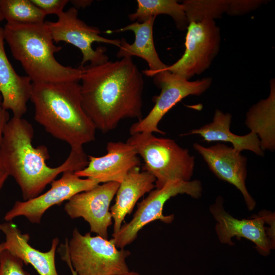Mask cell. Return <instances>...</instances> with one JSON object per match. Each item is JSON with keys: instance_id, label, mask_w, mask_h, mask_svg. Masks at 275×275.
Returning <instances> with one entry per match:
<instances>
[{"instance_id": "1", "label": "cell", "mask_w": 275, "mask_h": 275, "mask_svg": "<svg viewBox=\"0 0 275 275\" xmlns=\"http://www.w3.org/2000/svg\"><path fill=\"white\" fill-rule=\"evenodd\" d=\"M80 80L81 105L96 129L106 133L123 119L143 118L144 78L131 57L84 66Z\"/></svg>"}, {"instance_id": "2", "label": "cell", "mask_w": 275, "mask_h": 275, "mask_svg": "<svg viewBox=\"0 0 275 275\" xmlns=\"http://www.w3.org/2000/svg\"><path fill=\"white\" fill-rule=\"evenodd\" d=\"M33 136L32 124L22 118L13 116L6 126L0 145L2 162L9 175L19 185L23 201L41 195L60 174L81 170L88 163L83 148H71L62 164L50 167L46 162L49 158L47 147H34Z\"/></svg>"}, {"instance_id": "3", "label": "cell", "mask_w": 275, "mask_h": 275, "mask_svg": "<svg viewBox=\"0 0 275 275\" xmlns=\"http://www.w3.org/2000/svg\"><path fill=\"white\" fill-rule=\"evenodd\" d=\"M30 100L35 120L71 148L95 140L96 129L81 105L79 82L32 83Z\"/></svg>"}, {"instance_id": "4", "label": "cell", "mask_w": 275, "mask_h": 275, "mask_svg": "<svg viewBox=\"0 0 275 275\" xmlns=\"http://www.w3.org/2000/svg\"><path fill=\"white\" fill-rule=\"evenodd\" d=\"M3 32L13 57L20 62L32 83L80 80L82 67L65 66L56 59L54 53L62 47L54 44L45 22L7 23Z\"/></svg>"}, {"instance_id": "5", "label": "cell", "mask_w": 275, "mask_h": 275, "mask_svg": "<svg viewBox=\"0 0 275 275\" xmlns=\"http://www.w3.org/2000/svg\"><path fill=\"white\" fill-rule=\"evenodd\" d=\"M126 143L143 158V171L155 178L156 188H161L170 182L190 180L195 157L175 141L156 137L151 132H140L131 134Z\"/></svg>"}, {"instance_id": "6", "label": "cell", "mask_w": 275, "mask_h": 275, "mask_svg": "<svg viewBox=\"0 0 275 275\" xmlns=\"http://www.w3.org/2000/svg\"><path fill=\"white\" fill-rule=\"evenodd\" d=\"M62 259L77 275H118L128 271V250H118L110 240L90 232L81 234L75 228L64 247Z\"/></svg>"}, {"instance_id": "7", "label": "cell", "mask_w": 275, "mask_h": 275, "mask_svg": "<svg viewBox=\"0 0 275 275\" xmlns=\"http://www.w3.org/2000/svg\"><path fill=\"white\" fill-rule=\"evenodd\" d=\"M202 191L201 183L198 180L174 181L167 183L161 188L152 190L145 199L139 203L131 220L122 225L111 241L117 248L123 249L131 244L136 238L139 232L150 222L160 220L164 223L170 224L174 215L163 214L166 202L179 194H186L193 198L199 199Z\"/></svg>"}, {"instance_id": "8", "label": "cell", "mask_w": 275, "mask_h": 275, "mask_svg": "<svg viewBox=\"0 0 275 275\" xmlns=\"http://www.w3.org/2000/svg\"><path fill=\"white\" fill-rule=\"evenodd\" d=\"M154 84L161 92L153 98L155 104L144 118L133 123L129 129L130 135L140 132H156L164 135L158 125L163 118L174 105L189 95L199 96L211 86V77L189 81L169 71L163 70L153 76Z\"/></svg>"}, {"instance_id": "9", "label": "cell", "mask_w": 275, "mask_h": 275, "mask_svg": "<svg viewBox=\"0 0 275 275\" xmlns=\"http://www.w3.org/2000/svg\"><path fill=\"white\" fill-rule=\"evenodd\" d=\"M187 30L183 54L163 70L189 80L209 68L219 52L221 36L212 19L189 22Z\"/></svg>"}, {"instance_id": "10", "label": "cell", "mask_w": 275, "mask_h": 275, "mask_svg": "<svg viewBox=\"0 0 275 275\" xmlns=\"http://www.w3.org/2000/svg\"><path fill=\"white\" fill-rule=\"evenodd\" d=\"M224 200L219 196L209 208L216 224V233L219 241L229 245H234L232 238H244L253 242L258 252L266 256L274 248V226L266 227L265 224L274 220L272 213L263 212L249 219H238L227 212L223 205Z\"/></svg>"}, {"instance_id": "11", "label": "cell", "mask_w": 275, "mask_h": 275, "mask_svg": "<svg viewBox=\"0 0 275 275\" xmlns=\"http://www.w3.org/2000/svg\"><path fill=\"white\" fill-rule=\"evenodd\" d=\"M55 22H45L54 42L63 41L78 48L82 55L80 66L89 62L90 65H97L106 62L108 57L105 54V47L99 46L96 49L92 47L94 42L109 44L118 47L120 46V39H111L100 35L99 28L88 25L78 17V11L72 7L57 15Z\"/></svg>"}, {"instance_id": "12", "label": "cell", "mask_w": 275, "mask_h": 275, "mask_svg": "<svg viewBox=\"0 0 275 275\" xmlns=\"http://www.w3.org/2000/svg\"><path fill=\"white\" fill-rule=\"evenodd\" d=\"M50 184L49 189L43 194L27 201H16L5 214L4 219L10 222L16 217L23 216L32 224H39L49 208L61 204L78 193L91 189L99 183L91 179L79 177L74 172H66Z\"/></svg>"}, {"instance_id": "13", "label": "cell", "mask_w": 275, "mask_h": 275, "mask_svg": "<svg viewBox=\"0 0 275 275\" xmlns=\"http://www.w3.org/2000/svg\"><path fill=\"white\" fill-rule=\"evenodd\" d=\"M119 185L109 182L78 193L67 200L64 209L71 218H83L91 232L108 239L107 229L113 220L109 206Z\"/></svg>"}, {"instance_id": "14", "label": "cell", "mask_w": 275, "mask_h": 275, "mask_svg": "<svg viewBox=\"0 0 275 275\" xmlns=\"http://www.w3.org/2000/svg\"><path fill=\"white\" fill-rule=\"evenodd\" d=\"M193 147L211 172L219 179L236 187L241 192L248 209L253 210L256 203L245 184L246 157L233 147L221 143L207 147L196 143Z\"/></svg>"}, {"instance_id": "15", "label": "cell", "mask_w": 275, "mask_h": 275, "mask_svg": "<svg viewBox=\"0 0 275 275\" xmlns=\"http://www.w3.org/2000/svg\"><path fill=\"white\" fill-rule=\"evenodd\" d=\"M107 153L102 156H88L86 168L74 172L79 177L94 180L100 183H120L132 170L139 168L141 160L134 148L127 143L109 142Z\"/></svg>"}, {"instance_id": "16", "label": "cell", "mask_w": 275, "mask_h": 275, "mask_svg": "<svg viewBox=\"0 0 275 275\" xmlns=\"http://www.w3.org/2000/svg\"><path fill=\"white\" fill-rule=\"evenodd\" d=\"M0 231L5 235L6 250L20 259L24 264H31L39 275H59L55 262L59 239H52L50 250L41 252L29 243L30 236L23 234L12 221L0 223Z\"/></svg>"}, {"instance_id": "17", "label": "cell", "mask_w": 275, "mask_h": 275, "mask_svg": "<svg viewBox=\"0 0 275 275\" xmlns=\"http://www.w3.org/2000/svg\"><path fill=\"white\" fill-rule=\"evenodd\" d=\"M156 17H150L143 22L135 21L119 29L107 30L106 33L130 31L135 35L134 41L129 44L122 38L117 57L119 58L136 56L144 59L147 63L149 69L143 71L148 76H153L162 71L168 66L164 64L156 50L153 36V29Z\"/></svg>"}, {"instance_id": "18", "label": "cell", "mask_w": 275, "mask_h": 275, "mask_svg": "<svg viewBox=\"0 0 275 275\" xmlns=\"http://www.w3.org/2000/svg\"><path fill=\"white\" fill-rule=\"evenodd\" d=\"M3 29L0 28V94L3 105L13 117L22 118L27 111L32 82L27 76L18 75L13 68L4 49Z\"/></svg>"}, {"instance_id": "19", "label": "cell", "mask_w": 275, "mask_h": 275, "mask_svg": "<svg viewBox=\"0 0 275 275\" xmlns=\"http://www.w3.org/2000/svg\"><path fill=\"white\" fill-rule=\"evenodd\" d=\"M156 179L148 172L139 171V168L130 171L120 183L115 204L110 208L114 220L113 236L120 230L127 214H130L138 200L155 187Z\"/></svg>"}, {"instance_id": "20", "label": "cell", "mask_w": 275, "mask_h": 275, "mask_svg": "<svg viewBox=\"0 0 275 275\" xmlns=\"http://www.w3.org/2000/svg\"><path fill=\"white\" fill-rule=\"evenodd\" d=\"M232 116L216 109L213 121L199 128L194 129L182 135L198 134L204 142H224L230 143L233 148L241 152L243 150L252 151L259 156H263L258 136L253 132L244 135H236L230 131Z\"/></svg>"}, {"instance_id": "21", "label": "cell", "mask_w": 275, "mask_h": 275, "mask_svg": "<svg viewBox=\"0 0 275 275\" xmlns=\"http://www.w3.org/2000/svg\"><path fill=\"white\" fill-rule=\"evenodd\" d=\"M268 97L259 101L246 113L245 124L260 140L261 149L273 151L275 149V80L270 81Z\"/></svg>"}, {"instance_id": "22", "label": "cell", "mask_w": 275, "mask_h": 275, "mask_svg": "<svg viewBox=\"0 0 275 275\" xmlns=\"http://www.w3.org/2000/svg\"><path fill=\"white\" fill-rule=\"evenodd\" d=\"M137 9L128 15L131 21L143 22L160 14L171 16L180 31L187 29L188 22L182 4L176 0H137Z\"/></svg>"}, {"instance_id": "23", "label": "cell", "mask_w": 275, "mask_h": 275, "mask_svg": "<svg viewBox=\"0 0 275 275\" xmlns=\"http://www.w3.org/2000/svg\"><path fill=\"white\" fill-rule=\"evenodd\" d=\"M7 23L21 24L44 22L46 15L31 0H0Z\"/></svg>"}, {"instance_id": "24", "label": "cell", "mask_w": 275, "mask_h": 275, "mask_svg": "<svg viewBox=\"0 0 275 275\" xmlns=\"http://www.w3.org/2000/svg\"><path fill=\"white\" fill-rule=\"evenodd\" d=\"M229 3V0H185L182 4L189 23L222 17Z\"/></svg>"}, {"instance_id": "25", "label": "cell", "mask_w": 275, "mask_h": 275, "mask_svg": "<svg viewBox=\"0 0 275 275\" xmlns=\"http://www.w3.org/2000/svg\"><path fill=\"white\" fill-rule=\"evenodd\" d=\"M23 262L6 250L2 258L0 275H30L24 269Z\"/></svg>"}, {"instance_id": "26", "label": "cell", "mask_w": 275, "mask_h": 275, "mask_svg": "<svg viewBox=\"0 0 275 275\" xmlns=\"http://www.w3.org/2000/svg\"><path fill=\"white\" fill-rule=\"evenodd\" d=\"M265 2L262 0H229L226 13L231 16L245 14L258 8Z\"/></svg>"}, {"instance_id": "27", "label": "cell", "mask_w": 275, "mask_h": 275, "mask_svg": "<svg viewBox=\"0 0 275 275\" xmlns=\"http://www.w3.org/2000/svg\"><path fill=\"white\" fill-rule=\"evenodd\" d=\"M46 16L48 14L59 15L62 12L68 0H31Z\"/></svg>"}, {"instance_id": "28", "label": "cell", "mask_w": 275, "mask_h": 275, "mask_svg": "<svg viewBox=\"0 0 275 275\" xmlns=\"http://www.w3.org/2000/svg\"><path fill=\"white\" fill-rule=\"evenodd\" d=\"M10 119L8 110L3 106L2 97L0 94V145L5 129Z\"/></svg>"}, {"instance_id": "29", "label": "cell", "mask_w": 275, "mask_h": 275, "mask_svg": "<svg viewBox=\"0 0 275 275\" xmlns=\"http://www.w3.org/2000/svg\"><path fill=\"white\" fill-rule=\"evenodd\" d=\"M9 176L7 170L4 166L0 156V190L2 188Z\"/></svg>"}, {"instance_id": "30", "label": "cell", "mask_w": 275, "mask_h": 275, "mask_svg": "<svg viewBox=\"0 0 275 275\" xmlns=\"http://www.w3.org/2000/svg\"><path fill=\"white\" fill-rule=\"evenodd\" d=\"M70 2L75 8H84L89 6L93 1L91 0H72Z\"/></svg>"}, {"instance_id": "31", "label": "cell", "mask_w": 275, "mask_h": 275, "mask_svg": "<svg viewBox=\"0 0 275 275\" xmlns=\"http://www.w3.org/2000/svg\"><path fill=\"white\" fill-rule=\"evenodd\" d=\"M5 251H6V248H5V242H3L0 243V267H1V260H2L3 254Z\"/></svg>"}, {"instance_id": "32", "label": "cell", "mask_w": 275, "mask_h": 275, "mask_svg": "<svg viewBox=\"0 0 275 275\" xmlns=\"http://www.w3.org/2000/svg\"><path fill=\"white\" fill-rule=\"evenodd\" d=\"M118 275H140L139 273L134 271H128L126 272L118 274Z\"/></svg>"}, {"instance_id": "33", "label": "cell", "mask_w": 275, "mask_h": 275, "mask_svg": "<svg viewBox=\"0 0 275 275\" xmlns=\"http://www.w3.org/2000/svg\"><path fill=\"white\" fill-rule=\"evenodd\" d=\"M3 19H4V17L0 5V23Z\"/></svg>"}, {"instance_id": "34", "label": "cell", "mask_w": 275, "mask_h": 275, "mask_svg": "<svg viewBox=\"0 0 275 275\" xmlns=\"http://www.w3.org/2000/svg\"><path fill=\"white\" fill-rule=\"evenodd\" d=\"M71 270L72 275H77L76 273L75 272V271L73 269H71Z\"/></svg>"}]
</instances>
